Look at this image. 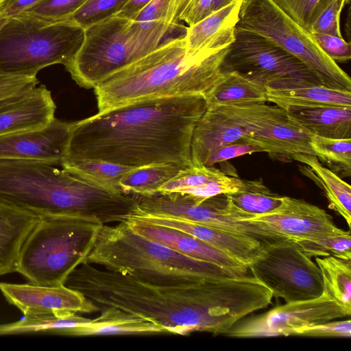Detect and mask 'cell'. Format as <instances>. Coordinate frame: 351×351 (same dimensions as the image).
I'll use <instances>...</instances> for the list:
<instances>
[{
  "instance_id": "1",
  "label": "cell",
  "mask_w": 351,
  "mask_h": 351,
  "mask_svg": "<svg viewBox=\"0 0 351 351\" xmlns=\"http://www.w3.org/2000/svg\"><path fill=\"white\" fill-rule=\"evenodd\" d=\"M64 285L98 309L111 308L160 326L165 333H226L271 304V290L252 274L213 275L187 286H158L83 262Z\"/></svg>"
},
{
  "instance_id": "2",
  "label": "cell",
  "mask_w": 351,
  "mask_h": 351,
  "mask_svg": "<svg viewBox=\"0 0 351 351\" xmlns=\"http://www.w3.org/2000/svg\"><path fill=\"white\" fill-rule=\"evenodd\" d=\"M207 108L203 95L142 100L72 123L64 158L130 167L171 163L191 167V141Z\"/></svg>"
},
{
  "instance_id": "3",
  "label": "cell",
  "mask_w": 351,
  "mask_h": 351,
  "mask_svg": "<svg viewBox=\"0 0 351 351\" xmlns=\"http://www.w3.org/2000/svg\"><path fill=\"white\" fill-rule=\"evenodd\" d=\"M0 202L38 217L69 216L102 224L125 219L129 194L113 191L43 160L0 159Z\"/></svg>"
},
{
  "instance_id": "4",
  "label": "cell",
  "mask_w": 351,
  "mask_h": 351,
  "mask_svg": "<svg viewBox=\"0 0 351 351\" xmlns=\"http://www.w3.org/2000/svg\"><path fill=\"white\" fill-rule=\"evenodd\" d=\"M185 36L170 37L155 50L99 82L94 92L99 112L155 98L203 95L221 79L228 47L186 51Z\"/></svg>"
},
{
  "instance_id": "5",
  "label": "cell",
  "mask_w": 351,
  "mask_h": 351,
  "mask_svg": "<svg viewBox=\"0 0 351 351\" xmlns=\"http://www.w3.org/2000/svg\"><path fill=\"white\" fill-rule=\"evenodd\" d=\"M84 262L166 287L191 285L213 275H246L192 258L149 240L135 233L125 221L102 225Z\"/></svg>"
},
{
  "instance_id": "6",
  "label": "cell",
  "mask_w": 351,
  "mask_h": 351,
  "mask_svg": "<svg viewBox=\"0 0 351 351\" xmlns=\"http://www.w3.org/2000/svg\"><path fill=\"white\" fill-rule=\"evenodd\" d=\"M102 225L75 217H40L22 246L16 272L29 284L64 285L84 261Z\"/></svg>"
},
{
  "instance_id": "7",
  "label": "cell",
  "mask_w": 351,
  "mask_h": 351,
  "mask_svg": "<svg viewBox=\"0 0 351 351\" xmlns=\"http://www.w3.org/2000/svg\"><path fill=\"white\" fill-rule=\"evenodd\" d=\"M84 28L69 21H52L20 14L0 30V73L36 76L51 65L66 66L84 40Z\"/></svg>"
},
{
  "instance_id": "8",
  "label": "cell",
  "mask_w": 351,
  "mask_h": 351,
  "mask_svg": "<svg viewBox=\"0 0 351 351\" xmlns=\"http://www.w3.org/2000/svg\"><path fill=\"white\" fill-rule=\"evenodd\" d=\"M237 25L265 37L294 56L324 86L351 92L350 76L321 50L311 33L271 0H242Z\"/></svg>"
},
{
  "instance_id": "9",
  "label": "cell",
  "mask_w": 351,
  "mask_h": 351,
  "mask_svg": "<svg viewBox=\"0 0 351 351\" xmlns=\"http://www.w3.org/2000/svg\"><path fill=\"white\" fill-rule=\"evenodd\" d=\"M128 194L135 203V208L128 217H167L189 221L245 234L263 245L277 238L276 232L265 224L247 220L253 216L236 207L226 194L203 201L180 193Z\"/></svg>"
},
{
  "instance_id": "10",
  "label": "cell",
  "mask_w": 351,
  "mask_h": 351,
  "mask_svg": "<svg viewBox=\"0 0 351 351\" xmlns=\"http://www.w3.org/2000/svg\"><path fill=\"white\" fill-rule=\"evenodd\" d=\"M274 89L322 84L300 60L265 37L238 25L221 66ZM323 85V84H322Z\"/></svg>"
},
{
  "instance_id": "11",
  "label": "cell",
  "mask_w": 351,
  "mask_h": 351,
  "mask_svg": "<svg viewBox=\"0 0 351 351\" xmlns=\"http://www.w3.org/2000/svg\"><path fill=\"white\" fill-rule=\"evenodd\" d=\"M132 20L116 14L84 28L82 46L64 66L77 85L94 88L110 75L139 59L130 40Z\"/></svg>"
},
{
  "instance_id": "12",
  "label": "cell",
  "mask_w": 351,
  "mask_h": 351,
  "mask_svg": "<svg viewBox=\"0 0 351 351\" xmlns=\"http://www.w3.org/2000/svg\"><path fill=\"white\" fill-rule=\"evenodd\" d=\"M249 268L273 297L286 303L314 299L323 293L318 265L291 239L264 245Z\"/></svg>"
},
{
  "instance_id": "13",
  "label": "cell",
  "mask_w": 351,
  "mask_h": 351,
  "mask_svg": "<svg viewBox=\"0 0 351 351\" xmlns=\"http://www.w3.org/2000/svg\"><path fill=\"white\" fill-rule=\"evenodd\" d=\"M350 314L351 309L322 293L314 299L285 303L265 313L246 316L225 335L239 339L290 336L303 327L349 317Z\"/></svg>"
},
{
  "instance_id": "14",
  "label": "cell",
  "mask_w": 351,
  "mask_h": 351,
  "mask_svg": "<svg viewBox=\"0 0 351 351\" xmlns=\"http://www.w3.org/2000/svg\"><path fill=\"white\" fill-rule=\"evenodd\" d=\"M254 110V104L207 106L193 134V165L204 166L209 156L217 149L250 134Z\"/></svg>"
},
{
  "instance_id": "15",
  "label": "cell",
  "mask_w": 351,
  "mask_h": 351,
  "mask_svg": "<svg viewBox=\"0 0 351 351\" xmlns=\"http://www.w3.org/2000/svg\"><path fill=\"white\" fill-rule=\"evenodd\" d=\"M0 291L7 302L24 317L69 316L77 313L98 312L82 293L65 285L41 286L0 282Z\"/></svg>"
},
{
  "instance_id": "16",
  "label": "cell",
  "mask_w": 351,
  "mask_h": 351,
  "mask_svg": "<svg viewBox=\"0 0 351 351\" xmlns=\"http://www.w3.org/2000/svg\"><path fill=\"white\" fill-rule=\"evenodd\" d=\"M72 123L56 119L47 125L0 136V159L49 161L61 164Z\"/></svg>"
},
{
  "instance_id": "17",
  "label": "cell",
  "mask_w": 351,
  "mask_h": 351,
  "mask_svg": "<svg viewBox=\"0 0 351 351\" xmlns=\"http://www.w3.org/2000/svg\"><path fill=\"white\" fill-rule=\"evenodd\" d=\"M247 220L265 223L293 241L341 230L324 209L287 196H282V203L276 210Z\"/></svg>"
},
{
  "instance_id": "18",
  "label": "cell",
  "mask_w": 351,
  "mask_h": 351,
  "mask_svg": "<svg viewBox=\"0 0 351 351\" xmlns=\"http://www.w3.org/2000/svg\"><path fill=\"white\" fill-rule=\"evenodd\" d=\"M311 134L302 126L291 120L285 110L271 106L256 130L241 138L264 149L271 155L282 156L291 160L295 154L315 155L311 145Z\"/></svg>"
},
{
  "instance_id": "19",
  "label": "cell",
  "mask_w": 351,
  "mask_h": 351,
  "mask_svg": "<svg viewBox=\"0 0 351 351\" xmlns=\"http://www.w3.org/2000/svg\"><path fill=\"white\" fill-rule=\"evenodd\" d=\"M123 221L135 233L182 254L241 274L251 273L249 267L232 256L186 232L136 217H127Z\"/></svg>"
},
{
  "instance_id": "20",
  "label": "cell",
  "mask_w": 351,
  "mask_h": 351,
  "mask_svg": "<svg viewBox=\"0 0 351 351\" xmlns=\"http://www.w3.org/2000/svg\"><path fill=\"white\" fill-rule=\"evenodd\" d=\"M186 232L223 251L249 267L261 254L263 245L249 236L197 223L167 217H131Z\"/></svg>"
},
{
  "instance_id": "21",
  "label": "cell",
  "mask_w": 351,
  "mask_h": 351,
  "mask_svg": "<svg viewBox=\"0 0 351 351\" xmlns=\"http://www.w3.org/2000/svg\"><path fill=\"white\" fill-rule=\"evenodd\" d=\"M241 3L242 0H234L187 27L184 36L186 51L195 53L202 50L219 51L228 47L234 40Z\"/></svg>"
},
{
  "instance_id": "22",
  "label": "cell",
  "mask_w": 351,
  "mask_h": 351,
  "mask_svg": "<svg viewBox=\"0 0 351 351\" xmlns=\"http://www.w3.org/2000/svg\"><path fill=\"white\" fill-rule=\"evenodd\" d=\"M56 108L50 90L37 86L20 103L0 113V136L43 128L54 119Z\"/></svg>"
},
{
  "instance_id": "23",
  "label": "cell",
  "mask_w": 351,
  "mask_h": 351,
  "mask_svg": "<svg viewBox=\"0 0 351 351\" xmlns=\"http://www.w3.org/2000/svg\"><path fill=\"white\" fill-rule=\"evenodd\" d=\"M39 218L0 202V276L16 271L22 246Z\"/></svg>"
},
{
  "instance_id": "24",
  "label": "cell",
  "mask_w": 351,
  "mask_h": 351,
  "mask_svg": "<svg viewBox=\"0 0 351 351\" xmlns=\"http://www.w3.org/2000/svg\"><path fill=\"white\" fill-rule=\"evenodd\" d=\"M284 110L291 120L312 135L351 138V107H287Z\"/></svg>"
},
{
  "instance_id": "25",
  "label": "cell",
  "mask_w": 351,
  "mask_h": 351,
  "mask_svg": "<svg viewBox=\"0 0 351 351\" xmlns=\"http://www.w3.org/2000/svg\"><path fill=\"white\" fill-rule=\"evenodd\" d=\"M303 164L298 165L301 173L313 180L322 189L330 203V207L340 215L350 226L351 186L339 176L325 167L313 154H295L291 156Z\"/></svg>"
},
{
  "instance_id": "26",
  "label": "cell",
  "mask_w": 351,
  "mask_h": 351,
  "mask_svg": "<svg viewBox=\"0 0 351 351\" xmlns=\"http://www.w3.org/2000/svg\"><path fill=\"white\" fill-rule=\"evenodd\" d=\"M266 90L267 101L283 109L287 107H351L350 91L335 90L322 84L284 89L266 87Z\"/></svg>"
},
{
  "instance_id": "27",
  "label": "cell",
  "mask_w": 351,
  "mask_h": 351,
  "mask_svg": "<svg viewBox=\"0 0 351 351\" xmlns=\"http://www.w3.org/2000/svg\"><path fill=\"white\" fill-rule=\"evenodd\" d=\"M99 311V315L95 319L88 318L82 327L73 331L72 336L165 333L160 326L136 316L111 308Z\"/></svg>"
},
{
  "instance_id": "28",
  "label": "cell",
  "mask_w": 351,
  "mask_h": 351,
  "mask_svg": "<svg viewBox=\"0 0 351 351\" xmlns=\"http://www.w3.org/2000/svg\"><path fill=\"white\" fill-rule=\"evenodd\" d=\"M205 99L207 106L246 105L267 102L266 86L237 72H223Z\"/></svg>"
},
{
  "instance_id": "29",
  "label": "cell",
  "mask_w": 351,
  "mask_h": 351,
  "mask_svg": "<svg viewBox=\"0 0 351 351\" xmlns=\"http://www.w3.org/2000/svg\"><path fill=\"white\" fill-rule=\"evenodd\" d=\"M315 260L321 271L323 293L351 309V260L331 255Z\"/></svg>"
},
{
  "instance_id": "30",
  "label": "cell",
  "mask_w": 351,
  "mask_h": 351,
  "mask_svg": "<svg viewBox=\"0 0 351 351\" xmlns=\"http://www.w3.org/2000/svg\"><path fill=\"white\" fill-rule=\"evenodd\" d=\"M63 168L100 186L120 193L128 194L121 186V178L134 169L95 160H71L63 158Z\"/></svg>"
},
{
  "instance_id": "31",
  "label": "cell",
  "mask_w": 351,
  "mask_h": 351,
  "mask_svg": "<svg viewBox=\"0 0 351 351\" xmlns=\"http://www.w3.org/2000/svg\"><path fill=\"white\" fill-rule=\"evenodd\" d=\"M226 195L236 207L253 217L276 210L282 201V196L272 192L261 178L242 179L239 189Z\"/></svg>"
},
{
  "instance_id": "32",
  "label": "cell",
  "mask_w": 351,
  "mask_h": 351,
  "mask_svg": "<svg viewBox=\"0 0 351 351\" xmlns=\"http://www.w3.org/2000/svg\"><path fill=\"white\" fill-rule=\"evenodd\" d=\"M182 169L184 168L171 163L136 167L124 175L120 184L125 193L151 195L157 193L160 186Z\"/></svg>"
},
{
  "instance_id": "33",
  "label": "cell",
  "mask_w": 351,
  "mask_h": 351,
  "mask_svg": "<svg viewBox=\"0 0 351 351\" xmlns=\"http://www.w3.org/2000/svg\"><path fill=\"white\" fill-rule=\"evenodd\" d=\"M311 145L317 158L330 171L341 178L351 176V138L312 135Z\"/></svg>"
},
{
  "instance_id": "34",
  "label": "cell",
  "mask_w": 351,
  "mask_h": 351,
  "mask_svg": "<svg viewBox=\"0 0 351 351\" xmlns=\"http://www.w3.org/2000/svg\"><path fill=\"white\" fill-rule=\"evenodd\" d=\"M299 247L311 258L333 256L351 260L350 231L341 229L294 241Z\"/></svg>"
},
{
  "instance_id": "35",
  "label": "cell",
  "mask_w": 351,
  "mask_h": 351,
  "mask_svg": "<svg viewBox=\"0 0 351 351\" xmlns=\"http://www.w3.org/2000/svg\"><path fill=\"white\" fill-rule=\"evenodd\" d=\"M228 175L225 170L212 167L201 166L182 169L172 179L165 183L158 193H180L200 186L210 181Z\"/></svg>"
},
{
  "instance_id": "36",
  "label": "cell",
  "mask_w": 351,
  "mask_h": 351,
  "mask_svg": "<svg viewBox=\"0 0 351 351\" xmlns=\"http://www.w3.org/2000/svg\"><path fill=\"white\" fill-rule=\"evenodd\" d=\"M271 1L297 24L311 33V26L315 19L335 0Z\"/></svg>"
},
{
  "instance_id": "37",
  "label": "cell",
  "mask_w": 351,
  "mask_h": 351,
  "mask_svg": "<svg viewBox=\"0 0 351 351\" xmlns=\"http://www.w3.org/2000/svg\"><path fill=\"white\" fill-rule=\"evenodd\" d=\"M129 0H87L66 21L84 28L119 14Z\"/></svg>"
},
{
  "instance_id": "38",
  "label": "cell",
  "mask_w": 351,
  "mask_h": 351,
  "mask_svg": "<svg viewBox=\"0 0 351 351\" xmlns=\"http://www.w3.org/2000/svg\"><path fill=\"white\" fill-rule=\"evenodd\" d=\"M86 1L41 0L21 14L32 15L47 21H66Z\"/></svg>"
},
{
  "instance_id": "39",
  "label": "cell",
  "mask_w": 351,
  "mask_h": 351,
  "mask_svg": "<svg viewBox=\"0 0 351 351\" xmlns=\"http://www.w3.org/2000/svg\"><path fill=\"white\" fill-rule=\"evenodd\" d=\"M348 0H335L327 6L313 23L311 33L325 34L343 38L340 30V14Z\"/></svg>"
},
{
  "instance_id": "40",
  "label": "cell",
  "mask_w": 351,
  "mask_h": 351,
  "mask_svg": "<svg viewBox=\"0 0 351 351\" xmlns=\"http://www.w3.org/2000/svg\"><path fill=\"white\" fill-rule=\"evenodd\" d=\"M293 335L310 337H343L351 336V321L350 319L341 321L326 322L306 326L295 331Z\"/></svg>"
},
{
  "instance_id": "41",
  "label": "cell",
  "mask_w": 351,
  "mask_h": 351,
  "mask_svg": "<svg viewBox=\"0 0 351 351\" xmlns=\"http://www.w3.org/2000/svg\"><path fill=\"white\" fill-rule=\"evenodd\" d=\"M311 34L321 50L335 62H346L350 60V45L343 38L325 34Z\"/></svg>"
},
{
  "instance_id": "42",
  "label": "cell",
  "mask_w": 351,
  "mask_h": 351,
  "mask_svg": "<svg viewBox=\"0 0 351 351\" xmlns=\"http://www.w3.org/2000/svg\"><path fill=\"white\" fill-rule=\"evenodd\" d=\"M265 152L258 145L243 140L225 145L214 152L204 163V166L212 167L215 164L226 162L230 159L255 152Z\"/></svg>"
},
{
  "instance_id": "43",
  "label": "cell",
  "mask_w": 351,
  "mask_h": 351,
  "mask_svg": "<svg viewBox=\"0 0 351 351\" xmlns=\"http://www.w3.org/2000/svg\"><path fill=\"white\" fill-rule=\"evenodd\" d=\"M38 84L39 81L36 76L0 73V98L33 89Z\"/></svg>"
},
{
  "instance_id": "44",
  "label": "cell",
  "mask_w": 351,
  "mask_h": 351,
  "mask_svg": "<svg viewBox=\"0 0 351 351\" xmlns=\"http://www.w3.org/2000/svg\"><path fill=\"white\" fill-rule=\"evenodd\" d=\"M213 0H191L180 21H184L188 27L195 25L213 12Z\"/></svg>"
},
{
  "instance_id": "45",
  "label": "cell",
  "mask_w": 351,
  "mask_h": 351,
  "mask_svg": "<svg viewBox=\"0 0 351 351\" xmlns=\"http://www.w3.org/2000/svg\"><path fill=\"white\" fill-rule=\"evenodd\" d=\"M41 0H6L0 5V17L10 19L29 9Z\"/></svg>"
},
{
  "instance_id": "46",
  "label": "cell",
  "mask_w": 351,
  "mask_h": 351,
  "mask_svg": "<svg viewBox=\"0 0 351 351\" xmlns=\"http://www.w3.org/2000/svg\"><path fill=\"white\" fill-rule=\"evenodd\" d=\"M152 0H129L121 11L117 14L132 19L145 8Z\"/></svg>"
},
{
  "instance_id": "47",
  "label": "cell",
  "mask_w": 351,
  "mask_h": 351,
  "mask_svg": "<svg viewBox=\"0 0 351 351\" xmlns=\"http://www.w3.org/2000/svg\"><path fill=\"white\" fill-rule=\"evenodd\" d=\"M36 88L0 98V113L3 112L15 106L16 104L29 96Z\"/></svg>"
},
{
  "instance_id": "48",
  "label": "cell",
  "mask_w": 351,
  "mask_h": 351,
  "mask_svg": "<svg viewBox=\"0 0 351 351\" xmlns=\"http://www.w3.org/2000/svg\"><path fill=\"white\" fill-rule=\"evenodd\" d=\"M233 1L234 0H213V12L228 5Z\"/></svg>"
},
{
  "instance_id": "49",
  "label": "cell",
  "mask_w": 351,
  "mask_h": 351,
  "mask_svg": "<svg viewBox=\"0 0 351 351\" xmlns=\"http://www.w3.org/2000/svg\"><path fill=\"white\" fill-rule=\"evenodd\" d=\"M8 19L0 17V30L3 26L7 23Z\"/></svg>"
},
{
  "instance_id": "50",
  "label": "cell",
  "mask_w": 351,
  "mask_h": 351,
  "mask_svg": "<svg viewBox=\"0 0 351 351\" xmlns=\"http://www.w3.org/2000/svg\"><path fill=\"white\" fill-rule=\"evenodd\" d=\"M6 0H0V5L3 4Z\"/></svg>"
}]
</instances>
